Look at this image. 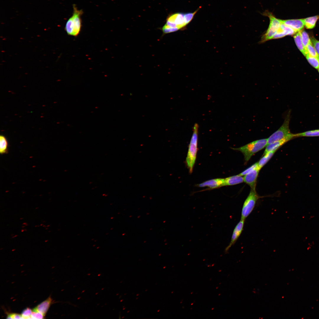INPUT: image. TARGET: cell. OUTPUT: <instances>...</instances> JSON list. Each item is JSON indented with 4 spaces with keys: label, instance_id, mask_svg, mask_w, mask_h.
<instances>
[{
    "label": "cell",
    "instance_id": "6da1fadb",
    "mask_svg": "<svg viewBox=\"0 0 319 319\" xmlns=\"http://www.w3.org/2000/svg\"><path fill=\"white\" fill-rule=\"evenodd\" d=\"M199 125L197 123L194 125L193 133L189 145L188 149L186 162L189 172L191 173L193 172L195 162L197 153L198 150V141Z\"/></svg>",
    "mask_w": 319,
    "mask_h": 319
},
{
    "label": "cell",
    "instance_id": "7a4b0ae2",
    "mask_svg": "<svg viewBox=\"0 0 319 319\" xmlns=\"http://www.w3.org/2000/svg\"><path fill=\"white\" fill-rule=\"evenodd\" d=\"M73 6V13L67 21L65 30L68 35L76 37L79 34L81 30V17L83 12L82 9H78L75 4H74Z\"/></svg>",
    "mask_w": 319,
    "mask_h": 319
},
{
    "label": "cell",
    "instance_id": "3957f363",
    "mask_svg": "<svg viewBox=\"0 0 319 319\" xmlns=\"http://www.w3.org/2000/svg\"><path fill=\"white\" fill-rule=\"evenodd\" d=\"M267 139L257 140L238 148H232L241 152L243 154L245 162H247L252 156L263 149L267 145Z\"/></svg>",
    "mask_w": 319,
    "mask_h": 319
},
{
    "label": "cell",
    "instance_id": "277c9868",
    "mask_svg": "<svg viewBox=\"0 0 319 319\" xmlns=\"http://www.w3.org/2000/svg\"><path fill=\"white\" fill-rule=\"evenodd\" d=\"M291 119V110L288 112L281 127L267 139L268 144L289 137L296 138L295 134L292 133L289 128Z\"/></svg>",
    "mask_w": 319,
    "mask_h": 319
},
{
    "label": "cell",
    "instance_id": "5b68a950",
    "mask_svg": "<svg viewBox=\"0 0 319 319\" xmlns=\"http://www.w3.org/2000/svg\"><path fill=\"white\" fill-rule=\"evenodd\" d=\"M259 198L255 190L251 189L242 207L241 219L245 220L249 216L254 208L256 203Z\"/></svg>",
    "mask_w": 319,
    "mask_h": 319
},
{
    "label": "cell",
    "instance_id": "8992f818",
    "mask_svg": "<svg viewBox=\"0 0 319 319\" xmlns=\"http://www.w3.org/2000/svg\"><path fill=\"white\" fill-rule=\"evenodd\" d=\"M266 14L269 18L270 23L266 32L263 36L261 40L263 42L273 39V38L279 29L281 24L280 19H277L271 13L266 12Z\"/></svg>",
    "mask_w": 319,
    "mask_h": 319
},
{
    "label": "cell",
    "instance_id": "52a82bcc",
    "mask_svg": "<svg viewBox=\"0 0 319 319\" xmlns=\"http://www.w3.org/2000/svg\"><path fill=\"white\" fill-rule=\"evenodd\" d=\"M245 220L241 219L235 227L229 244L226 248L224 252L227 253L230 248L236 242L243 230Z\"/></svg>",
    "mask_w": 319,
    "mask_h": 319
},
{
    "label": "cell",
    "instance_id": "ba28073f",
    "mask_svg": "<svg viewBox=\"0 0 319 319\" xmlns=\"http://www.w3.org/2000/svg\"><path fill=\"white\" fill-rule=\"evenodd\" d=\"M260 170L258 167L243 177L244 182L249 185L251 189L255 190L257 180Z\"/></svg>",
    "mask_w": 319,
    "mask_h": 319
},
{
    "label": "cell",
    "instance_id": "9c48e42d",
    "mask_svg": "<svg viewBox=\"0 0 319 319\" xmlns=\"http://www.w3.org/2000/svg\"><path fill=\"white\" fill-rule=\"evenodd\" d=\"M280 20L281 22L292 28L296 32L302 30L305 26L304 19Z\"/></svg>",
    "mask_w": 319,
    "mask_h": 319
},
{
    "label": "cell",
    "instance_id": "30bf717a",
    "mask_svg": "<svg viewBox=\"0 0 319 319\" xmlns=\"http://www.w3.org/2000/svg\"><path fill=\"white\" fill-rule=\"evenodd\" d=\"M224 186V178H218L208 180L198 184L199 187H208L210 189L218 188Z\"/></svg>",
    "mask_w": 319,
    "mask_h": 319
},
{
    "label": "cell",
    "instance_id": "8fae6325",
    "mask_svg": "<svg viewBox=\"0 0 319 319\" xmlns=\"http://www.w3.org/2000/svg\"><path fill=\"white\" fill-rule=\"evenodd\" d=\"M184 15V14L182 13L173 14L167 17V21L175 24L180 29L186 25Z\"/></svg>",
    "mask_w": 319,
    "mask_h": 319
},
{
    "label": "cell",
    "instance_id": "7c38bea8",
    "mask_svg": "<svg viewBox=\"0 0 319 319\" xmlns=\"http://www.w3.org/2000/svg\"><path fill=\"white\" fill-rule=\"evenodd\" d=\"M294 138L289 137L268 144L265 148L263 154L271 151H276L280 147L290 140Z\"/></svg>",
    "mask_w": 319,
    "mask_h": 319
},
{
    "label": "cell",
    "instance_id": "4fadbf2b",
    "mask_svg": "<svg viewBox=\"0 0 319 319\" xmlns=\"http://www.w3.org/2000/svg\"><path fill=\"white\" fill-rule=\"evenodd\" d=\"M52 302V299L51 297L49 296L46 300L35 307L32 310V311L39 312L45 316Z\"/></svg>",
    "mask_w": 319,
    "mask_h": 319
},
{
    "label": "cell",
    "instance_id": "5bb4252c",
    "mask_svg": "<svg viewBox=\"0 0 319 319\" xmlns=\"http://www.w3.org/2000/svg\"><path fill=\"white\" fill-rule=\"evenodd\" d=\"M243 182V178L242 176L239 175H234L224 178V186L235 185Z\"/></svg>",
    "mask_w": 319,
    "mask_h": 319
},
{
    "label": "cell",
    "instance_id": "9a60e30c",
    "mask_svg": "<svg viewBox=\"0 0 319 319\" xmlns=\"http://www.w3.org/2000/svg\"><path fill=\"white\" fill-rule=\"evenodd\" d=\"M295 44L298 49L304 56L306 57L307 53L303 44L301 39L300 31H299L294 36Z\"/></svg>",
    "mask_w": 319,
    "mask_h": 319
},
{
    "label": "cell",
    "instance_id": "2e32d148",
    "mask_svg": "<svg viewBox=\"0 0 319 319\" xmlns=\"http://www.w3.org/2000/svg\"><path fill=\"white\" fill-rule=\"evenodd\" d=\"M277 32L281 34L283 37L288 35H292L296 33L292 28L286 25L281 22L280 27Z\"/></svg>",
    "mask_w": 319,
    "mask_h": 319
},
{
    "label": "cell",
    "instance_id": "e0dca14e",
    "mask_svg": "<svg viewBox=\"0 0 319 319\" xmlns=\"http://www.w3.org/2000/svg\"><path fill=\"white\" fill-rule=\"evenodd\" d=\"M319 16L316 15L304 19L305 26L308 29H311L315 27Z\"/></svg>",
    "mask_w": 319,
    "mask_h": 319
},
{
    "label": "cell",
    "instance_id": "ac0fdd59",
    "mask_svg": "<svg viewBox=\"0 0 319 319\" xmlns=\"http://www.w3.org/2000/svg\"><path fill=\"white\" fill-rule=\"evenodd\" d=\"M276 152V151H271L263 154L264 156L258 162V167L261 170L268 161Z\"/></svg>",
    "mask_w": 319,
    "mask_h": 319
},
{
    "label": "cell",
    "instance_id": "d6986e66",
    "mask_svg": "<svg viewBox=\"0 0 319 319\" xmlns=\"http://www.w3.org/2000/svg\"><path fill=\"white\" fill-rule=\"evenodd\" d=\"M8 151V143L6 137L3 135L0 136V152L2 154H6Z\"/></svg>",
    "mask_w": 319,
    "mask_h": 319
},
{
    "label": "cell",
    "instance_id": "ffe728a7",
    "mask_svg": "<svg viewBox=\"0 0 319 319\" xmlns=\"http://www.w3.org/2000/svg\"><path fill=\"white\" fill-rule=\"evenodd\" d=\"M295 134L296 137L319 136V129L307 131Z\"/></svg>",
    "mask_w": 319,
    "mask_h": 319
},
{
    "label": "cell",
    "instance_id": "44dd1931",
    "mask_svg": "<svg viewBox=\"0 0 319 319\" xmlns=\"http://www.w3.org/2000/svg\"><path fill=\"white\" fill-rule=\"evenodd\" d=\"M306 59L310 64L316 69L319 68V58L312 56L307 53Z\"/></svg>",
    "mask_w": 319,
    "mask_h": 319
},
{
    "label": "cell",
    "instance_id": "7402d4cb",
    "mask_svg": "<svg viewBox=\"0 0 319 319\" xmlns=\"http://www.w3.org/2000/svg\"><path fill=\"white\" fill-rule=\"evenodd\" d=\"M306 50L307 53H308L310 56L319 58V56L317 53L311 40L307 45Z\"/></svg>",
    "mask_w": 319,
    "mask_h": 319
},
{
    "label": "cell",
    "instance_id": "603a6c76",
    "mask_svg": "<svg viewBox=\"0 0 319 319\" xmlns=\"http://www.w3.org/2000/svg\"><path fill=\"white\" fill-rule=\"evenodd\" d=\"M300 32L302 43L306 50L307 45L311 41V40L309 38L308 33L305 30H301Z\"/></svg>",
    "mask_w": 319,
    "mask_h": 319
},
{
    "label": "cell",
    "instance_id": "cb8c5ba5",
    "mask_svg": "<svg viewBox=\"0 0 319 319\" xmlns=\"http://www.w3.org/2000/svg\"><path fill=\"white\" fill-rule=\"evenodd\" d=\"M198 10V9L193 13H188L184 14V20L186 25L191 21Z\"/></svg>",
    "mask_w": 319,
    "mask_h": 319
},
{
    "label": "cell",
    "instance_id": "d4e9b609",
    "mask_svg": "<svg viewBox=\"0 0 319 319\" xmlns=\"http://www.w3.org/2000/svg\"><path fill=\"white\" fill-rule=\"evenodd\" d=\"M32 310L29 308H27L24 309L21 313L23 319H30L31 318V315L32 312Z\"/></svg>",
    "mask_w": 319,
    "mask_h": 319
},
{
    "label": "cell",
    "instance_id": "484cf974",
    "mask_svg": "<svg viewBox=\"0 0 319 319\" xmlns=\"http://www.w3.org/2000/svg\"><path fill=\"white\" fill-rule=\"evenodd\" d=\"M180 29L178 27H170L164 25L162 28V30L163 32L166 34L176 31Z\"/></svg>",
    "mask_w": 319,
    "mask_h": 319
},
{
    "label": "cell",
    "instance_id": "4316f807",
    "mask_svg": "<svg viewBox=\"0 0 319 319\" xmlns=\"http://www.w3.org/2000/svg\"><path fill=\"white\" fill-rule=\"evenodd\" d=\"M258 167V162H257L252 165L251 166L244 171L239 174V175L241 176H244Z\"/></svg>",
    "mask_w": 319,
    "mask_h": 319
},
{
    "label": "cell",
    "instance_id": "83f0119b",
    "mask_svg": "<svg viewBox=\"0 0 319 319\" xmlns=\"http://www.w3.org/2000/svg\"><path fill=\"white\" fill-rule=\"evenodd\" d=\"M44 316L42 313L39 312L32 311L31 315V319H43L44 318Z\"/></svg>",
    "mask_w": 319,
    "mask_h": 319
},
{
    "label": "cell",
    "instance_id": "f1b7e54d",
    "mask_svg": "<svg viewBox=\"0 0 319 319\" xmlns=\"http://www.w3.org/2000/svg\"><path fill=\"white\" fill-rule=\"evenodd\" d=\"M311 40L317 53L319 56V41L317 40L314 38H311Z\"/></svg>",
    "mask_w": 319,
    "mask_h": 319
},
{
    "label": "cell",
    "instance_id": "f546056e",
    "mask_svg": "<svg viewBox=\"0 0 319 319\" xmlns=\"http://www.w3.org/2000/svg\"><path fill=\"white\" fill-rule=\"evenodd\" d=\"M7 318L9 319H23L21 314L20 315L16 313H12L9 314L7 315Z\"/></svg>",
    "mask_w": 319,
    "mask_h": 319
},
{
    "label": "cell",
    "instance_id": "4dcf8cb0",
    "mask_svg": "<svg viewBox=\"0 0 319 319\" xmlns=\"http://www.w3.org/2000/svg\"><path fill=\"white\" fill-rule=\"evenodd\" d=\"M17 236H18V235H14V236H12V238H14L15 237H17Z\"/></svg>",
    "mask_w": 319,
    "mask_h": 319
},
{
    "label": "cell",
    "instance_id": "1f68e13d",
    "mask_svg": "<svg viewBox=\"0 0 319 319\" xmlns=\"http://www.w3.org/2000/svg\"><path fill=\"white\" fill-rule=\"evenodd\" d=\"M27 223H26V222H24V223H23L22 224H23V225H25V224H26Z\"/></svg>",
    "mask_w": 319,
    "mask_h": 319
},
{
    "label": "cell",
    "instance_id": "d6a6232c",
    "mask_svg": "<svg viewBox=\"0 0 319 319\" xmlns=\"http://www.w3.org/2000/svg\"><path fill=\"white\" fill-rule=\"evenodd\" d=\"M24 231H25V230H24V229H22V230H21V232H24Z\"/></svg>",
    "mask_w": 319,
    "mask_h": 319
},
{
    "label": "cell",
    "instance_id": "836d02e7",
    "mask_svg": "<svg viewBox=\"0 0 319 319\" xmlns=\"http://www.w3.org/2000/svg\"><path fill=\"white\" fill-rule=\"evenodd\" d=\"M25 226H26L25 225H24V226H22V228H24L25 227Z\"/></svg>",
    "mask_w": 319,
    "mask_h": 319
},
{
    "label": "cell",
    "instance_id": "e575fe53",
    "mask_svg": "<svg viewBox=\"0 0 319 319\" xmlns=\"http://www.w3.org/2000/svg\"><path fill=\"white\" fill-rule=\"evenodd\" d=\"M48 240H45V242H48Z\"/></svg>",
    "mask_w": 319,
    "mask_h": 319
},
{
    "label": "cell",
    "instance_id": "d590c367",
    "mask_svg": "<svg viewBox=\"0 0 319 319\" xmlns=\"http://www.w3.org/2000/svg\"><path fill=\"white\" fill-rule=\"evenodd\" d=\"M28 225V224H27H27H25V225L26 226H27V225Z\"/></svg>",
    "mask_w": 319,
    "mask_h": 319
},
{
    "label": "cell",
    "instance_id": "8d00e7d4",
    "mask_svg": "<svg viewBox=\"0 0 319 319\" xmlns=\"http://www.w3.org/2000/svg\"><path fill=\"white\" fill-rule=\"evenodd\" d=\"M50 225H47L46 227H48L50 226Z\"/></svg>",
    "mask_w": 319,
    "mask_h": 319
},
{
    "label": "cell",
    "instance_id": "74e56055",
    "mask_svg": "<svg viewBox=\"0 0 319 319\" xmlns=\"http://www.w3.org/2000/svg\"><path fill=\"white\" fill-rule=\"evenodd\" d=\"M43 224H40V226H43Z\"/></svg>",
    "mask_w": 319,
    "mask_h": 319
},
{
    "label": "cell",
    "instance_id": "f35d334b",
    "mask_svg": "<svg viewBox=\"0 0 319 319\" xmlns=\"http://www.w3.org/2000/svg\"><path fill=\"white\" fill-rule=\"evenodd\" d=\"M13 235H14V234H12V235H11V236H12H12H13Z\"/></svg>",
    "mask_w": 319,
    "mask_h": 319
},
{
    "label": "cell",
    "instance_id": "ab89813d",
    "mask_svg": "<svg viewBox=\"0 0 319 319\" xmlns=\"http://www.w3.org/2000/svg\"><path fill=\"white\" fill-rule=\"evenodd\" d=\"M45 225H43V227H45Z\"/></svg>",
    "mask_w": 319,
    "mask_h": 319
},
{
    "label": "cell",
    "instance_id": "60d3db41",
    "mask_svg": "<svg viewBox=\"0 0 319 319\" xmlns=\"http://www.w3.org/2000/svg\"><path fill=\"white\" fill-rule=\"evenodd\" d=\"M24 230H25V231H27V229H24Z\"/></svg>",
    "mask_w": 319,
    "mask_h": 319
},
{
    "label": "cell",
    "instance_id": "b9f144b4",
    "mask_svg": "<svg viewBox=\"0 0 319 319\" xmlns=\"http://www.w3.org/2000/svg\"><path fill=\"white\" fill-rule=\"evenodd\" d=\"M23 219V218H20V219Z\"/></svg>",
    "mask_w": 319,
    "mask_h": 319
},
{
    "label": "cell",
    "instance_id": "7bdbcfd3",
    "mask_svg": "<svg viewBox=\"0 0 319 319\" xmlns=\"http://www.w3.org/2000/svg\"><path fill=\"white\" fill-rule=\"evenodd\" d=\"M48 229V228H47H47H45V230H47V229Z\"/></svg>",
    "mask_w": 319,
    "mask_h": 319
},
{
    "label": "cell",
    "instance_id": "ee69618b",
    "mask_svg": "<svg viewBox=\"0 0 319 319\" xmlns=\"http://www.w3.org/2000/svg\"><path fill=\"white\" fill-rule=\"evenodd\" d=\"M38 207H36V208H35V209H38Z\"/></svg>",
    "mask_w": 319,
    "mask_h": 319
},
{
    "label": "cell",
    "instance_id": "f6af8a7d",
    "mask_svg": "<svg viewBox=\"0 0 319 319\" xmlns=\"http://www.w3.org/2000/svg\"><path fill=\"white\" fill-rule=\"evenodd\" d=\"M35 227H38V225H36L35 226Z\"/></svg>",
    "mask_w": 319,
    "mask_h": 319
},
{
    "label": "cell",
    "instance_id": "bcb514c9",
    "mask_svg": "<svg viewBox=\"0 0 319 319\" xmlns=\"http://www.w3.org/2000/svg\"><path fill=\"white\" fill-rule=\"evenodd\" d=\"M45 222V221H44L43 222Z\"/></svg>",
    "mask_w": 319,
    "mask_h": 319
},
{
    "label": "cell",
    "instance_id": "7dc6e473",
    "mask_svg": "<svg viewBox=\"0 0 319 319\" xmlns=\"http://www.w3.org/2000/svg\"><path fill=\"white\" fill-rule=\"evenodd\" d=\"M318 72H319V68H318Z\"/></svg>",
    "mask_w": 319,
    "mask_h": 319
},
{
    "label": "cell",
    "instance_id": "c3c4849f",
    "mask_svg": "<svg viewBox=\"0 0 319 319\" xmlns=\"http://www.w3.org/2000/svg\"><path fill=\"white\" fill-rule=\"evenodd\" d=\"M51 232V231H49V232Z\"/></svg>",
    "mask_w": 319,
    "mask_h": 319
}]
</instances>
